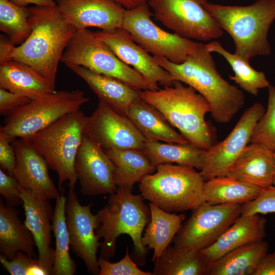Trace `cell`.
<instances>
[{"instance_id": "cell-3", "label": "cell", "mask_w": 275, "mask_h": 275, "mask_svg": "<svg viewBox=\"0 0 275 275\" xmlns=\"http://www.w3.org/2000/svg\"><path fill=\"white\" fill-rule=\"evenodd\" d=\"M132 188L118 186L110 194L106 205L97 214L99 225L96 231L100 242V256L109 261L116 250V240L122 234L130 237L135 259L140 265L145 263L148 248L142 243V233L150 219V208L142 195H134Z\"/></svg>"}, {"instance_id": "cell-9", "label": "cell", "mask_w": 275, "mask_h": 275, "mask_svg": "<svg viewBox=\"0 0 275 275\" xmlns=\"http://www.w3.org/2000/svg\"><path fill=\"white\" fill-rule=\"evenodd\" d=\"M66 65H75L119 79L141 90H149L143 76L123 62L109 46L88 29L77 31L61 58Z\"/></svg>"}, {"instance_id": "cell-36", "label": "cell", "mask_w": 275, "mask_h": 275, "mask_svg": "<svg viewBox=\"0 0 275 275\" xmlns=\"http://www.w3.org/2000/svg\"><path fill=\"white\" fill-rule=\"evenodd\" d=\"M267 88L268 95L267 108L255 125L250 143L262 145L274 151L275 87L270 85Z\"/></svg>"}, {"instance_id": "cell-14", "label": "cell", "mask_w": 275, "mask_h": 275, "mask_svg": "<svg viewBox=\"0 0 275 275\" xmlns=\"http://www.w3.org/2000/svg\"><path fill=\"white\" fill-rule=\"evenodd\" d=\"M83 133L103 150H142L146 141L127 116L117 113L101 101L87 117Z\"/></svg>"}, {"instance_id": "cell-10", "label": "cell", "mask_w": 275, "mask_h": 275, "mask_svg": "<svg viewBox=\"0 0 275 275\" xmlns=\"http://www.w3.org/2000/svg\"><path fill=\"white\" fill-rule=\"evenodd\" d=\"M152 16L148 3H144L126 9L122 25L135 42L149 53L181 64L200 46L201 43L162 30L152 21Z\"/></svg>"}, {"instance_id": "cell-35", "label": "cell", "mask_w": 275, "mask_h": 275, "mask_svg": "<svg viewBox=\"0 0 275 275\" xmlns=\"http://www.w3.org/2000/svg\"><path fill=\"white\" fill-rule=\"evenodd\" d=\"M29 8L10 0H0V30L15 45H20L30 36L32 27Z\"/></svg>"}, {"instance_id": "cell-2", "label": "cell", "mask_w": 275, "mask_h": 275, "mask_svg": "<svg viewBox=\"0 0 275 275\" xmlns=\"http://www.w3.org/2000/svg\"><path fill=\"white\" fill-rule=\"evenodd\" d=\"M32 27L30 36L14 46L9 60L30 66L44 77L55 90L58 65L76 29L55 7L29 8Z\"/></svg>"}, {"instance_id": "cell-7", "label": "cell", "mask_w": 275, "mask_h": 275, "mask_svg": "<svg viewBox=\"0 0 275 275\" xmlns=\"http://www.w3.org/2000/svg\"><path fill=\"white\" fill-rule=\"evenodd\" d=\"M87 118L80 110L73 112L27 139L57 173L60 191L66 182L69 188H74L77 182L75 161Z\"/></svg>"}, {"instance_id": "cell-6", "label": "cell", "mask_w": 275, "mask_h": 275, "mask_svg": "<svg viewBox=\"0 0 275 275\" xmlns=\"http://www.w3.org/2000/svg\"><path fill=\"white\" fill-rule=\"evenodd\" d=\"M156 171L140 182L145 200L169 212L193 210L205 202V181L195 168L162 164L156 166Z\"/></svg>"}, {"instance_id": "cell-25", "label": "cell", "mask_w": 275, "mask_h": 275, "mask_svg": "<svg viewBox=\"0 0 275 275\" xmlns=\"http://www.w3.org/2000/svg\"><path fill=\"white\" fill-rule=\"evenodd\" d=\"M127 116L146 140L190 143L157 108L142 98L132 104Z\"/></svg>"}, {"instance_id": "cell-39", "label": "cell", "mask_w": 275, "mask_h": 275, "mask_svg": "<svg viewBox=\"0 0 275 275\" xmlns=\"http://www.w3.org/2000/svg\"><path fill=\"white\" fill-rule=\"evenodd\" d=\"M0 262L3 267L11 275H28L31 267L38 261L36 258L18 251L10 260L1 255Z\"/></svg>"}, {"instance_id": "cell-18", "label": "cell", "mask_w": 275, "mask_h": 275, "mask_svg": "<svg viewBox=\"0 0 275 275\" xmlns=\"http://www.w3.org/2000/svg\"><path fill=\"white\" fill-rule=\"evenodd\" d=\"M12 146L16 158L12 175L20 186L38 197L56 199L60 190L49 176V166L43 156L27 139L14 141Z\"/></svg>"}, {"instance_id": "cell-42", "label": "cell", "mask_w": 275, "mask_h": 275, "mask_svg": "<svg viewBox=\"0 0 275 275\" xmlns=\"http://www.w3.org/2000/svg\"><path fill=\"white\" fill-rule=\"evenodd\" d=\"M12 141L0 132V164L1 168L8 174L13 175V171L16 163V155Z\"/></svg>"}, {"instance_id": "cell-23", "label": "cell", "mask_w": 275, "mask_h": 275, "mask_svg": "<svg viewBox=\"0 0 275 275\" xmlns=\"http://www.w3.org/2000/svg\"><path fill=\"white\" fill-rule=\"evenodd\" d=\"M274 173V151L262 145L250 143L226 176L264 188L272 185Z\"/></svg>"}, {"instance_id": "cell-32", "label": "cell", "mask_w": 275, "mask_h": 275, "mask_svg": "<svg viewBox=\"0 0 275 275\" xmlns=\"http://www.w3.org/2000/svg\"><path fill=\"white\" fill-rule=\"evenodd\" d=\"M207 263L199 251L168 246L155 262L153 275H205Z\"/></svg>"}, {"instance_id": "cell-17", "label": "cell", "mask_w": 275, "mask_h": 275, "mask_svg": "<svg viewBox=\"0 0 275 275\" xmlns=\"http://www.w3.org/2000/svg\"><path fill=\"white\" fill-rule=\"evenodd\" d=\"M75 170L83 196L115 192L114 167L104 150L84 134L75 158Z\"/></svg>"}, {"instance_id": "cell-19", "label": "cell", "mask_w": 275, "mask_h": 275, "mask_svg": "<svg viewBox=\"0 0 275 275\" xmlns=\"http://www.w3.org/2000/svg\"><path fill=\"white\" fill-rule=\"evenodd\" d=\"M63 17L76 31L89 27L122 28L126 9L114 0H56Z\"/></svg>"}, {"instance_id": "cell-5", "label": "cell", "mask_w": 275, "mask_h": 275, "mask_svg": "<svg viewBox=\"0 0 275 275\" xmlns=\"http://www.w3.org/2000/svg\"><path fill=\"white\" fill-rule=\"evenodd\" d=\"M141 98L157 108L191 144L204 150L214 145L212 130L205 117L210 113L207 100L179 81L155 91L142 90Z\"/></svg>"}, {"instance_id": "cell-27", "label": "cell", "mask_w": 275, "mask_h": 275, "mask_svg": "<svg viewBox=\"0 0 275 275\" xmlns=\"http://www.w3.org/2000/svg\"><path fill=\"white\" fill-rule=\"evenodd\" d=\"M268 250L263 240L242 245L207 264L205 275H253Z\"/></svg>"}, {"instance_id": "cell-40", "label": "cell", "mask_w": 275, "mask_h": 275, "mask_svg": "<svg viewBox=\"0 0 275 275\" xmlns=\"http://www.w3.org/2000/svg\"><path fill=\"white\" fill-rule=\"evenodd\" d=\"M0 194L6 201V205L16 206L23 204L17 179L0 169Z\"/></svg>"}, {"instance_id": "cell-11", "label": "cell", "mask_w": 275, "mask_h": 275, "mask_svg": "<svg viewBox=\"0 0 275 275\" xmlns=\"http://www.w3.org/2000/svg\"><path fill=\"white\" fill-rule=\"evenodd\" d=\"M208 0H149L156 20L178 35L208 41L221 37L224 31L206 11Z\"/></svg>"}, {"instance_id": "cell-15", "label": "cell", "mask_w": 275, "mask_h": 275, "mask_svg": "<svg viewBox=\"0 0 275 275\" xmlns=\"http://www.w3.org/2000/svg\"><path fill=\"white\" fill-rule=\"evenodd\" d=\"M66 198V221L70 246L85 263L89 273L99 274L97 253L100 242L96 234L99 225L98 216L91 212L92 203L80 204L74 188H69Z\"/></svg>"}, {"instance_id": "cell-13", "label": "cell", "mask_w": 275, "mask_h": 275, "mask_svg": "<svg viewBox=\"0 0 275 275\" xmlns=\"http://www.w3.org/2000/svg\"><path fill=\"white\" fill-rule=\"evenodd\" d=\"M265 111L261 103L251 105L245 111L228 135L206 150L204 163L200 171L205 181L226 176L249 144L253 128Z\"/></svg>"}, {"instance_id": "cell-45", "label": "cell", "mask_w": 275, "mask_h": 275, "mask_svg": "<svg viewBox=\"0 0 275 275\" xmlns=\"http://www.w3.org/2000/svg\"><path fill=\"white\" fill-rule=\"evenodd\" d=\"M14 4L21 6L26 7L29 4L35 6L52 7L57 6L54 0H10Z\"/></svg>"}, {"instance_id": "cell-28", "label": "cell", "mask_w": 275, "mask_h": 275, "mask_svg": "<svg viewBox=\"0 0 275 275\" xmlns=\"http://www.w3.org/2000/svg\"><path fill=\"white\" fill-rule=\"evenodd\" d=\"M149 206L150 219L142 236V243L153 250L152 261L155 262L180 229L185 215L166 211L151 202Z\"/></svg>"}, {"instance_id": "cell-41", "label": "cell", "mask_w": 275, "mask_h": 275, "mask_svg": "<svg viewBox=\"0 0 275 275\" xmlns=\"http://www.w3.org/2000/svg\"><path fill=\"white\" fill-rule=\"evenodd\" d=\"M31 100L28 97L0 88V113L8 115Z\"/></svg>"}, {"instance_id": "cell-12", "label": "cell", "mask_w": 275, "mask_h": 275, "mask_svg": "<svg viewBox=\"0 0 275 275\" xmlns=\"http://www.w3.org/2000/svg\"><path fill=\"white\" fill-rule=\"evenodd\" d=\"M241 215V205L211 204L196 208L174 238V246L197 251L212 245Z\"/></svg>"}, {"instance_id": "cell-4", "label": "cell", "mask_w": 275, "mask_h": 275, "mask_svg": "<svg viewBox=\"0 0 275 275\" xmlns=\"http://www.w3.org/2000/svg\"><path fill=\"white\" fill-rule=\"evenodd\" d=\"M203 7L232 38L234 54L248 62L255 56L270 54L268 33L275 20V0H257L248 6L221 5L207 1Z\"/></svg>"}, {"instance_id": "cell-16", "label": "cell", "mask_w": 275, "mask_h": 275, "mask_svg": "<svg viewBox=\"0 0 275 275\" xmlns=\"http://www.w3.org/2000/svg\"><path fill=\"white\" fill-rule=\"evenodd\" d=\"M96 36L107 44L123 62L141 74L147 82L149 90L172 86L174 82L170 73L144 48L133 39L124 29L119 28L95 32Z\"/></svg>"}, {"instance_id": "cell-26", "label": "cell", "mask_w": 275, "mask_h": 275, "mask_svg": "<svg viewBox=\"0 0 275 275\" xmlns=\"http://www.w3.org/2000/svg\"><path fill=\"white\" fill-rule=\"evenodd\" d=\"M35 241L24 222L19 218L18 212L13 206L0 202L1 255L10 260L16 252H23L36 258Z\"/></svg>"}, {"instance_id": "cell-47", "label": "cell", "mask_w": 275, "mask_h": 275, "mask_svg": "<svg viewBox=\"0 0 275 275\" xmlns=\"http://www.w3.org/2000/svg\"><path fill=\"white\" fill-rule=\"evenodd\" d=\"M274 161H275V151H274ZM272 185L275 186V173H274V175L273 177Z\"/></svg>"}, {"instance_id": "cell-34", "label": "cell", "mask_w": 275, "mask_h": 275, "mask_svg": "<svg viewBox=\"0 0 275 275\" xmlns=\"http://www.w3.org/2000/svg\"><path fill=\"white\" fill-rule=\"evenodd\" d=\"M205 47L209 52H216L225 59L234 73L233 76H229V78L246 92L257 96L260 89L270 85L264 72L256 70L250 62L227 51L219 42L212 41L206 44Z\"/></svg>"}, {"instance_id": "cell-24", "label": "cell", "mask_w": 275, "mask_h": 275, "mask_svg": "<svg viewBox=\"0 0 275 275\" xmlns=\"http://www.w3.org/2000/svg\"><path fill=\"white\" fill-rule=\"evenodd\" d=\"M0 88L31 100L43 97L56 91L35 70L16 60L0 63Z\"/></svg>"}, {"instance_id": "cell-8", "label": "cell", "mask_w": 275, "mask_h": 275, "mask_svg": "<svg viewBox=\"0 0 275 275\" xmlns=\"http://www.w3.org/2000/svg\"><path fill=\"white\" fill-rule=\"evenodd\" d=\"M89 101L81 90L55 91L31 100L9 113L0 132L12 142L16 138L29 139L64 116L80 110Z\"/></svg>"}, {"instance_id": "cell-37", "label": "cell", "mask_w": 275, "mask_h": 275, "mask_svg": "<svg viewBox=\"0 0 275 275\" xmlns=\"http://www.w3.org/2000/svg\"><path fill=\"white\" fill-rule=\"evenodd\" d=\"M99 275H151L152 273L140 269L131 259L128 247L124 257L116 263H111L101 256L98 260Z\"/></svg>"}, {"instance_id": "cell-31", "label": "cell", "mask_w": 275, "mask_h": 275, "mask_svg": "<svg viewBox=\"0 0 275 275\" xmlns=\"http://www.w3.org/2000/svg\"><path fill=\"white\" fill-rule=\"evenodd\" d=\"M262 189L227 176H219L204 182V198L211 204L242 205L256 198Z\"/></svg>"}, {"instance_id": "cell-1", "label": "cell", "mask_w": 275, "mask_h": 275, "mask_svg": "<svg viewBox=\"0 0 275 275\" xmlns=\"http://www.w3.org/2000/svg\"><path fill=\"white\" fill-rule=\"evenodd\" d=\"M153 57L174 81H179L191 87L207 100L210 115L216 122H230L243 107L245 95L222 77L205 44L201 43L181 64L173 63L161 57Z\"/></svg>"}, {"instance_id": "cell-46", "label": "cell", "mask_w": 275, "mask_h": 275, "mask_svg": "<svg viewBox=\"0 0 275 275\" xmlns=\"http://www.w3.org/2000/svg\"><path fill=\"white\" fill-rule=\"evenodd\" d=\"M127 10L136 8L144 3H148L149 0H114Z\"/></svg>"}, {"instance_id": "cell-43", "label": "cell", "mask_w": 275, "mask_h": 275, "mask_svg": "<svg viewBox=\"0 0 275 275\" xmlns=\"http://www.w3.org/2000/svg\"><path fill=\"white\" fill-rule=\"evenodd\" d=\"M253 275H275V251L264 256Z\"/></svg>"}, {"instance_id": "cell-21", "label": "cell", "mask_w": 275, "mask_h": 275, "mask_svg": "<svg viewBox=\"0 0 275 275\" xmlns=\"http://www.w3.org/2000/svg\"><path fill=\"white\" fill-rule=\"evenodd\" d=\"M66 66L87 83L99 101L120 114L127 116L130 106L141 98L142 90L119 79L93 72L80 66Z\"/></svg>"}, {"instance_id": "cell-20", "label": "cell", "mask_w": 275, "mask_h": 275, "mask_svg": "<svg viewBox=\"0 0 275 275\" xmlns=\"http://www.w3.org/2000/svg\"><path fill=\"white\" fill-rule=\"evenodd\" d=\"M25 219L38 251L40 264L51 274L54 250L51 247L53 210L49 200L38 197L19 185Z\"/></svg>"}, {"instance_id": "cell-30", "label": "cell", "mask_w": 275, "mask_h": 275, "mask_svg": "<svg viewBox=\"0 0 275 275\" xmlns=\"http://www.w3.org/2000/svg\"><path fill=\"white\" fill-rule=\"evenodd\" d=\"M115 169L117 186L133 187L146 176L156 171V167L140 149L129 148L104 150Z\"/></svg>"}, {"instance_id": "cell-22", "label": "cell", "mask_w": 275, "mask_h": 275, "mask_svg": "<svg viewBox=\"0 0 275 275\" xmlns=\"http://www.w3.org/2000/svg\"><path fill=\"white\" fill-rule=\"evenodd\" d=\"M266 219L259 214L239 217L210 246L199 251L207 264L248 243L263 240Z\"/></svg>"}, {"instance_id": "cell-38", "label": "cell", "mask_w": 275, "mask_h": 275, "mask_svg": "<svg viewBox=\"0 0 275 275\" xmlns=\"http://www.w3.org/2000/svg\"><path fill=\"white\" fill-rule=\"evenodd\" d=\"M275 213V186L263 188L253 200L241 205L242 216Z\"/></svg>"}, {"instance_id": "cell-44", "label": "cell", "mask_w": 275, "mask_h": 275, "mask_svg": "<svg viewBox=\"0 0 275 275\" xmlns=\"http://www.w3.org/2000/svg\"><path fill=\"white\" fill-rule=\"evenodd\" d=\"M15 44L8 37L1 35L0 39V63L9 61V58Z\"/></svg>"}, {"instance_id": "cell-33", "label": "cell", "mask_w": 275, "mask_h": 275, "mask_svg": "<svg viewBox=\"0 0 275 275\" xmlns=\"http://www.w3.org/2000/svg\"><path fill=\"white\" fill-rule=\"evenodd\" d=\"M67 198L64 188L56 199L52 220V232L56 239L54 262L51 274L73 275L76 265L69 254L70 239L66 221Z\"/></svg>"}, {"instance_id": "cell-29", "label": "cell", "mask_w": 275, "mask_h": 275, "mask_svg": "<svg viewBox=\"0 0 275 275\" xmlns=\"http://www.w3.org/2000/svg\"><path fill=\"white\" fill-rule=\"evenodd\" d=\"M141 150L155 167L176 163L200 171L203 167L206 152L191 143H163L151 140H146Z\"/></svg>"}]
</instances>
